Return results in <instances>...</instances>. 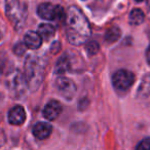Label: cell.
<instances>
[{"label": "cell", "mask_w": 150, "mask_h": 150, "mask_svg": "<svg viewBox=\"0 0 150 150\" xmlns=\"http://www.w3.org/2000/svg\"><path fill=\"white\" fill-rule=\"evenodd\" d=\"M91 26L84 15L76 6L69 7L66 15V35L71 44L81 45L90 38Z\"/></svg>", "instance_id": "obj_1"}, {"label": "cell", "mask_w": 150, "mask_h": 150, "mask_svg": "<svg viewBox=\"0 0 150 150\" xmlns=\"http://www.w3.org/2000/svg\"><path fill=\"white\" fill-rule=\"evenodd\" d=\"M45 63L41 58L36 56H29L26 59L24 76L30 90L36 91L41 84L44 76Z\"/></svg>", "instance_id": "obj_2"}, {"label": "cell", "mask_w": 150, "mask_h": 150, "mask_svg": "<svg viewBox=\"0 0 150 150\" xmlns=\"http://www.w3.org/2000/svg\"><path fill=\"white\" fill-rule=\"evenodd\" d=\"M6 17L16 29H21L27 20V0H5Z\"/></svg>", "instance_id": "obj_3"}, {"label": "cell", "mask_w": 150, "mask_h": 150, "mask_svg": "<svg viewBox=\"0 0 150 150\" xmlns=\"http://www.w3.org/2000/svg\"><path fill=\"white\" fill-rule=\"evenodd\" d=\"M135 81V75L131 71L121 69L114 73L112 77V83L118 91H127L133 86Z\"/></svg>", "instance_id": "obj_4"}, {"label": "cell", "mask_w": 150, "mask_h": 150, "mask_svg": "<svg viewBox=\"0 0 150 150\" xmlns=\"http://www.w3.org/2000/svg\"><path fill=\"white\" fill-rule=\"evenodd\" d=\"M57 88L61 95L67 100L72 99L76 92V86L73 81L66 77H60L57 80Z\"/></svg>", "instance_id": "obj_5"}, {"label": "cell", "mask_w": 150, "mask_h": 150, "mask_svg": "<svg viewBox=\"0 0 150 150\" xmlns=\"http://www.w3.org/2000/svg\"><path fill=\"white\" fill-rule=\"evenodd\" d=\"M61 112H62V105L58 101H50L45 105L43 109V114L44 118H46L47 120H54L60 116Z\"/></svg>", "instance_id": "obj_6"}, {"label": "cell", "mask_w": 150, "mask_h": 150, "mask_svg": "<svg viewBox=\"0 0 150 150\" xmlns=\"http://www.w3.org/2000/svg\"><path fill=\"white\" fill-rule=\"evenodd\" d=\"M26 120V113L22 106L17 105L13 107L8 112V121L11 125H21Z\"/></svg>", "instance_id": "obj_7"}, {"label": "cell", "mask_w": 150, "mask_h": 150, "mask_svg": "<svg viewBox=\"0 0 150 150\" xmlns=\"http://www.w3.org/2000/svg\"><path fill=\"white\" fill-rule=\"evenodd\" d=\"M37 13L41 19L48 20V21H56L57 16V6L50 3H42L38 6Z\"/></svg>", "instance_id": "obj_8"}, {"label": "cell", "mask_w": 150, "mask_h": 150, "mask_svg": "<svg viewBox=\"0 0 150 150\" xmlns=\"http://www.w3.org/2000/svg\"><path fill=\"white\" fill-rule=\"evenodd\" d=\"M42 40L43 39L41 38L38 32L28 31L24 36V43L28 48H31V50L39 48L42 44Z\"/></svg>", "instance_id": "obj_9"}, {"label": "cell", "mask_w": 150, "mask_h": 150, "mask_svg": "<svg viewBox=\"0 0 150 150\" xmlns=\"http://www.w3.org/2000/svg\"><path fill=\"white\" fill-rule=\"evenodd\" d=\"M52 127L50 123L47 122H37L33 127V135L37 139L44 140L50 137L52 134Z\"/></svg>", "instance_id": "obj_10"}, {"label": "cell", "mask_w": 150, "mask_h": 150, "mask_svg": "<svg viewBox=\"0 0 150 150\" xmlns=\"http://www.w3.org/2000/svg\"><path fill=\"white\" fill-rule=\"evenodd\" d=\"M54 32H56L54 27L50 24L43 23L38 27V33L43 40H50V38H52L54 35Z\"/></svg>", "instance_id": "obj_11"}, {"label": "cell", "mask_w": 150, "mask_h": 150, "mask_svg": "<svg viewBox=\"0 0 150 150\" xmlns=\"http://www.w3.org/2000/svg\"><path fill=\"white\" fill-rule=\"evenodd\" d=\"M70 68V60L68 59L67 56H62L58 60L56 64V69H54V72L57 74H64L66 71H68V69Z\"/></svg>", "instance_id": "obj_12"}, {"label": "cell", "mask_w": 150, "mask_h": 150, "mask_svg": "<svg viewBox=\"0 0 150 150\" xmlns=\"http://www.w3.org/2000/svg\"><path fill=\"white\" fill-rule=\"evenodd\" d=\"M144 19H145V16H144V13L139 8H135L131 11L129 17V21L131 25L134 26H138L140 24L143 23Z\"/></svg>", "instance_id": "obj_13"}, {"label": "cell", "mask_w": 150, "mask_h": 150, "mask_svg": "<svg viewBox=\"0 0 150 150\" xmlns=\"http://www.w3.org/2000/svg\"><path fill=\"white\" fill-rule=\"evenodd\" d=\"M121 35L120 29L117 27H111L109 28L108 30L105 33V40L109 43H112V42H115L119 39Z\"/></svg>", "instance_id": "obj_14"}, {"label": "cell", "mask_w": 150, "mask_h": 150, "mask_svg": "<svg viewBox=\"0 0 150 150\" xmlns=\"http://www.w3.org/2000/svg\"><path fill=\"white\" fill-rule=\"evenodd\" d=\"M99 50H100V46H99L98 42H96V41H90V42H88L86 45V50L88 52V54H90V56L96 54L97 52H99Z\"/></svg>", "instance_id": "obj_15"}, {"label": "cell", "mask_w": 150, "mask_h": 150, "mask_svg": "<svg viewBox=\"0 0 150 150\" xmlns=\"http://www.w3.org/2000/svg\"><path fill=\"white\" fill-rule=\"evenodd\" d=\"M136 150H150V138L143 139L137 145Z\"/></svg>", "instance_id": "obj_16"}, {"label": "cell", "mask_w": 150, "mask_h": 150, "mask_svg": "<svg viewBox=\"0 0 150 150\" xmlns=\"http://www.w3.org/2000/svg\"><path fill=\"white\" fill-rule=\"evenodd\" d=\"M25 43L22 44V43H19L15 46V52H17L18 54H22L23 52H25V47H24Z\"/></svg>", "instance_id": "obj_17"}, {"label": "cell", "mask_w": 150, "mask_h": 150, "mask_svg": "<svg viewBox=\"0 0 150 150\" xmlns=\"http://www.w3.org/2000/svg\"><path fill=\"white\" fill-rule=\"evenodd\" d=\"M146 59H147L148 64H150V46L148 47L147 52H146Z\"/></svg>", "instance_id": "obj_18"}, {"label": "cell", "mask_w": 150, "mask_h": 150, "mask_svg": "<svg viewBox=\"0 0 150 150\" xmlns=\"http://www.w3.org/2000/svg\"><path fill=\"white\" fill-rule=\"evenodd\" d=\"M0 138H4V136L3 135H0ZM3 145V141H0V146Z\"/></svg>", "instance_id": "obj_19"}, {"label": "cell", "mask_w": 150, "mask_h": 150, "mask_svg": "<svg viewBox=\"0 0 150 150\" xmlns=\"http://www.w3.org/2000/svg\"><path fill=\"white\" fill-rule=\"evenodd\" d=\"M147 5H148V7L150 8V0H147Z\"/></svg>", "instance_id": "obj_20"}, {"label": "cell", "mask_w": 150, "mask_h": 150, "mask_svg": "<svg viewBox=\"0 0 150 150\" xmlns=\"http://www.w3.org/2000/svg\"><path fill=\"white\" fill-rule=\"evenodd\" d=\"M135 1H137V2H141V1H143V0H135Z\"/></svg>", "instance_id": "obj_21"}, {"label": "cell", "mask_w": 150, "mask_h": 150, "mask_svg": "<svg viewBox=\"0 0 150 150\" xmlns=\"http://www.w3.org/2000/svg\"><path fill=\"white\" fill-rule=\"evenodd\" d=\"M2 38V34H1V32H0V39Z\"/></svg>", "instance_id": "obj_22"}]
</instances>
